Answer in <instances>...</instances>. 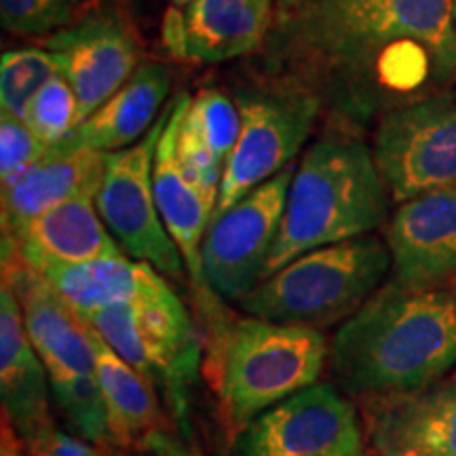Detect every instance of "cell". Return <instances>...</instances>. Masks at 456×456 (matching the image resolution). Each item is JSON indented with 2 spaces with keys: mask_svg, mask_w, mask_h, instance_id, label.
I'll return each mask as SVG.
<instances>
[{
  "mask_svg": "<svg viewBox=\"0 0 456 456\" xmlns=\"http://www.w3.org/2000/svg\"><path fill=\"white\" fill-rule=\"evenodd\" d=\"M269 70L342 118L429 98L456 74L454 0H346L275 17Z\"/></svg>",
  "mask_w": 456,
  "mask_h": 456,
  "instance_id": "cell-1",
  "label": "cell"
},
{
  "mask_svg": "<svg viewBox=\"0 0 456 456\" xmlns=\"http://www.w3.org/2000/svg\"><path fill=\"white\" fill-rule=\"evenodd\" d=\"M454 366L456 289L387 283L330 342L336 383L357 399L420 389Z\"/></svg>",
  "mask_w": 456,
  "mask_h": 456,
  "instance_id": "cell-2",
  "label": "cell"
},
{
  "mask_svg": "<svg viewBox=\"0 0 456 456\" xmlns=\"http://www.w3.org/2000/svg\"><path fill=\"white\" fill-rule=\"evenodd\" d=\"M389 188L362 140H317L294 171L275 245L262 279L311 249L370 235L389 212Z\"/></svg>",
  "mask_w": 456,
  "mask_h": 456,
  "instance_id": "cell-3",
  "label": "cell"
},
{
  "mask_svg": "<svg viewBox=\"0 0 456 456\" xmlns=\"http://www.w3.org/2000/svg\"><path fill=\"white\" fill-rule=\"evenodd\" d=\"M330 359L322 330L243 317L205 355L224 436L237 442L249 425L296 393L317 385Z\"/></svg>",
  "mask_w": 456,
  "mask_h": 456,
  "instance_id": "cell-4",
  "label": "cell"
},
{
  "mask_svg": "<svg viewBox=\"0 0 456 456\" xmlns=\"http://www.w3.org/2000/svg\"><path fill=\"white\" fill-rule=\"evenodd\" d=\"M389 245L363 235L311 249L256 285L239 306L266 322L326 330L346 322L380 288Z\"/></svg>",
  "mask_w": 456,
  "mask_h": 456,
  "instance_id": "cell-5",
  "label": "cell"
},
{
  "mask_svg": "<svg viewBox=\"0 0 456 456\" xmlns=\"http://www.w3.org/2000/svg\"><path fill=\"white\" fill-rule=\"evenodd\" d=\"M78 315L161 393L175 429L192 440L191 395L201 372L203 338L171 285L131 305Z\"/></svg>",
  "mask_w": 456,
  "mask_h": 456,
  "instance_id": "cell-6",
  "label": "cell"
},
{
  "mask_svg": "<svg viewBox=\"0 0 456 456\" xmlns=\"http://www.w3.org/2000/svg\"><path fill=\"white\" fill-rule=\"evenodd\" d=\"M241 131L224 163L212 222L254 188L289 167L309 140L322 102L309 91L277 85L239 94Z\"/></svg>",
  "mask_w": 456,
  "mask_h": 456,
  "instance_id": "cell-7",
  "label": "cell"
},
{
  "mask_svg": "<svg viewBox=\"0 0 456 456\" xmlns=\"http://www.w3.org/2000/svg\"><path fill=\"white\" fill-rule=\"evenodd\" d=\"M165 123L167 110L134 146L106 152L104 178L95 195V208L108 231L131 258L148 262L163 277L180 281L184 279L186 265L163 224L152 182L157 144Z\"/></svg>",
  "mask_w": 456,
  "mask_h": 456,
  "instance_id": "cell-8",
  "label": "cell"
},
{
  "mask_svg": "<svg viewBox=\"0 0 456 456\" xmlns=\"http://www.w3.org/2000/svg\"><path fill=\"white\" fill-rule=\"evenodd\" d=\"M372 155L397 203L456 188V95L433 94L383 114Z\"/></svg>",
  "mask_w": 456,
  "mask_h": 456,
  "instance_id": "cell-9",
  "label": "cell"
},
{
  "mask_svg": "<svg viewBox=\"0 0 456 456\" xmlns=\"http://www.w3.org/2000/svg\"><path fill=\"white\" fill-rule=\"evenodd\" d=\"M191 100L192 98L186 91H180L171 100L167 123H165L161 140L157 144L152 182H155V197L163 224L174 243L178 245L186 273L191 277L199 323L205 332V355H209L222 345L237 317H232V313L224 306V300L205 281L201 245L212 226L214 208L205 203L203 197L184 178L178 163V152H175L182 118L191 106Z\"/></svg>",
  "mask_w": 456,
  "mask_h": 456,
  "instance_id": "cell-10",
  "label": "cell"
},
{
  "mask_svg": "<svg viewBox=\"0 0 456 456\" xmlns=\"http://www.w3.org/2000/svg\"><path fill=\"white\" fill-rule=\"evenodd\" d=\"M294 167L254 188L209 226L201 245L205 281L224 302H241L262 281L275 245Z\"/></svg>",
  "mask_w": 456,
  "mask_h": 456,
  "instance_id": "cell-11",
  "label": "cell"
},
{
  "mask_svg": "<svg viewBox=\"0 0 456 456\" xmlns=\"http://www.w3.org/2000/svg\"><path fill=\"white\" fill-rule=\"evenodd\" d=\"M235 456H368L355 408L332 385H313L260 414Z\"/></svg>",
  "mask_w": 456,
  "mask_h": 456,
  "instance_id": "cell-12",
  "label": "cell"
},
{
  "mask_svg": "<svg viewBox=\"0 0 456 456\" xmlns=\"http://www.w3.org/2000/svg\"><path fill=\"white\" fill-rule=\"evenodd\" d=\"M45 49L57 57L60 72L77 95L81 123L140 68L138 30L114 4L87 9L74 24L51 34Z\"/></svg>",
  "mask_w": 456,
  "mask_h": 456,
  "instance_id": "cell-13",
  "label": "cell"
},
{
  "mask_svg": "<svg viewBox=\"0 0 456 456\" xmlns=\"http://www.w3.org/2000/svg\"><path fill=\"white\" fill-rule=\"evenodd\" d=\"M3 285L15 296L28 338L49 376H95V351L87 322L4 237Z\"/></svg>",
  "mask_w": 456,
  "mask_h": 456,
  "instance_id": "cell-14",
  "label": "cell"
},
{
  "mask_svg": "<svg viewBox=\"0 0 456 456\" xmlns=\"http://www.w3.org/2000/svg\"><path fill=\"white\" fill-rule=\"evenodd\" d=\"M359 403L368 456H456V379Z\"/></svg>",
  "mask_w": 456,
  "mask_h": 456,
  "instance_id": "cell-15",
  "label": "cell"
},
{
  "mask_svg": "<svg viewBox=\"0 0 456 456\" xmlns=\"http://www.w3.org/2000/svg\"><path fill=\"white\" fill-rule=\"evenodd\" d=\"M393 281L419 289H456V188L403 201L387 226Z\"/></svg>",
  "mask_w": 456,
  "mask_h": 456,
  "instance_id": "cell-16",
  "label": "cell"
},
{
  "mask_svg": "<svg viewBox=\"0 0 456 456\" xmlns=\"http://www.w3.org/2000/svg\"><path fill=\"white\" fill-rule=\"evenodd\" d=\"M275 11V0H192L184 9L167 11L163 43L184 61L237 60L266 43Z\"/></svg>",
  "mask_w": 456,
  "mask_h": 456,
  "instance_id": "cell-17",
  "label": "cell"
},
{
  "mask_svg": "<svg viewBox=\"0 0 456 456\" xmlns=\"http://www.w3.org/2000/svg\"><path fill=\"white\" fill-rule=\"evenodd\" d=\"M47 368L34 351L20 305L9 288L0 289V399L32 456H41L55 437L49 410Z\"/></svg>",
  "mask_w": 456,
  "mask_h": 456,
  "instance_id": "cell-18",
  "label": "cell"
},
{
  "mask_svg": "<svg viewBox=\"0 0 456 456\" xmlns=\"http://www.w3.org/2000/svg\"><path fill=\"white\" fill-rule=\"evenodd\" d=\"M106 152L57 144L21 175L3 188V235H15L38 216L77 197H95L104 178Z\"/></svg>",
  "mask_w": 456,
  "mask_h": 456,
  "instance_id": "cell-19",
  "label": "cell"
},
{
  "mask_svg": "<svg viewBox=\"0 0 456 456\" xmlns=\"http://www.w3.org/2000/svg\"><path fill=\"white\" fill-rule=\"evenodd\" d=\"M95 208V197H77L34 218L11 239L17 252L43 271L55 265H77L106 256H121L123 248Z\"/></svg>",
  "mask_w": 456,
  "mask_h": 456,
  "instance_id": "cell-20",
  "label": "cell"
},
{
  "mask_svg": "<svg viewBox=\"0 0 456 456\" xmlns=\"http://www.w3.org/2000/svg\"><path fill=\"white\" fill-rule=\"evenodd\" d=\"M171 89V72L159 61L140 64L134 77L110 100L72 131L64 140L77 148L114 152L140 142L152 125Z\"/></svg>",
  "mask_w": 456,
  "mask_h": 456,
  "instance_id": "cell-21",
  "label": "cell"
},
{
  "mask_svg": "<svg viewBox=\"0 0 456 456\" xmlns=\"http://www.w3.org/2000/svg\"><path fill=\"white\" fill-rule=\"evenodd\" d=\"M89 330L95 351V376L104 395L112 448L127 452L144 450L146 442L157 431L171 427L165 423L159 393L94 328L89 326Z\"/></svg>",
  "mask_w": 456,
  "mask_h": 456,
  "instance_id": "cell-22",
  "label": "cell"
},
{
  "mask_svg": "<svg viewBox=\"0 0 456 456\" xmlns=\"http://www.w3.org/2000/svg\"><path fill=\"white\" fill-rule=\"evenodd\" d=\"M41 273L77 313L131 305L167 285L155 266L123 254L47 266Z\"/></svg>",
  "mask_w": 456,
  "mask_h": 456,
  "instance_id": "cell-23",
  "label": "cell"
},
{
  "mask_svg": "<svg viewBox=\"0 0 456 456\" xmlns=\"http://www.w3.org/2000/svg\"><path fill=\"white\" fill-rule=\"evenodd\" d=\"M51 393L78 437L94 446L112 450L108 414L98 376H49Z\"/></svg>",
  "mask_w": 456,
  "mask_h": 456,
  "instance_id": "cell-24",
  "label": "cell"
},
{
  "mask_svg": "<svg viewBox=\"0 0 456 456\" xmlns=\"http://www.w3.org/2000/svg\"><path fill=\"white\" fill-rule=\"evenodd\" d=\"M60 74L57 57L49 49H15L0 60V108L24 118L34 95Z\"/></svg>",
  "mask_w": 456,
  "mask_h": 456,
  "instance_id": "cell-25",
  "label": "cell"
},
{
  "mask_svg": "<svg viewBox=\"0 0 456 456\" xmlns=\"http://www.w3.org/2000/svg\"><path fill=\"white\" fill-rule=\"evenodd\" d=\"M24 123L49 148L70 138L72 131L81 123V114H78L77 95H74L64 74H55L34 95L24 112Z\"/></svg>",
  "mask_w": 456,
  "mask_h": 456,
  "instance_id": "cell-26",
  "label": "cell"
},
{
  "mask_svg": "<svg viewBox=\"0 0 456 456\" xmlns=\"http://www.w3.org/2000/svg\"><path fill=\"white\" fill-rule=\"evenodd\" d=\"M184 123L197 131L220 163H226L241 131V112L222 91L203 89L191 100Z\"/></svg>",
  "mask_w": 456,
  "mask_h": 456,
  "instance_id": "cell-27",
  "label": "cell"
},
{
  "mask_svg": "<svg viewBox=\"0 0 456 456\" xmlns=\"http://www.w3.org/2000/svg\"><path fill=\"white\" fill-rule=\"evenodd\" d=\"M87 0H0V21L20 37H47L74 24Z\"/></svg>",
  "mask_w": 456,
  "mask_h": 456,
  "instance_id": "cell-28",
  "label": "cell"
},
{
  "mask_svg": "<svg viewBox=\"0 0 456 456\" xmlns=\"http://www.w3.org/2000/svg\"><path fill=\"white\" fill-rule=\"evenodd\" d=\"M51 148L37 138L24 118L0 112V182L3 188L15 184Z\"/></svg>",
  "mask_w": 456,
  "mask_h": 456,
  "instance_id": "cell-29",
  "label": "cell"
},
{
  "mask_svg": "<svg viewBox=\"0 0 456 456\" xmlns=\"http://www.w3.org/2000/svg\"><path fill=\"white\" fill-rule=\"evenodd\" d=\"M144 450L152 456H201L195 446V440H188V437L180 436L178 429H174V427L157 431L146 442Z\"/></svg>",
  "mask_w": 456,
  "mask_h": 456,
  "instance_id": "cell-30",
  "label": "cell"
},
{
  "mask_svg": "<svg viewBox=\"0 0 456 456\" xmlns=\"http://www.w3.org/2000/svg\"><path fill=\"white\" fill-rule=\"evenodd\" d=\"M41 456H108V450L94 446L83 437H72L64 431H57L53 442Z\"/></svg>",
  "mask_w": 456,
  "mask_h": 456,
  "instance_id": "cell-31",
  "label": "cell"
},
{
  "mask_svg": "<svg viewBox=\"0 0 456 456\" xmlns=\"http://www.w3.org/2000/svg\"><path fill=\"white\" fill-rule=\"evenodd\" d=\"M0 456H32L28 450L26 442L21 440V436L17 429L11 425L7 416H3V433H0Z\"/></svg>",
  "mask_w": 456,
  "mask_h": 456,
  "instance_id": "cell-32",
  "label": "cell"
},
{
  "mask_svg": "<svg viewBox=\"0 0 456 456\" xmlns=\"http://www.w3.org/2000/svg\"><path fill=\"white\" fill-rule=\"evenodd\" d=\"M346 3V0H275V17H288L306 13V11H315L330 7V4Z\"/></svg>",
  "mask_w": 456,
  "mask_h": 456,
  "instance_id": "cell-33",
  "label": "cell"
},
{
  "mask_svg": "<svg viewBox=\"0 0 456 456\" xmlns=\"http://www.w3.org/2000/svg\"><path fill=\"white\" fill-rule=\"evenodd\" d=\"M108 456H152L146 450H134V452H127V450H108Z\"/></svg>",
  "mask_w": 456,
  "mask_h": 456,
  "instance_id": "cell-34",
  "label": "cell"
},
{
  "mask_svg": "<svg viewBox=\"0 0 456 456\" xmlns=\"http://www.w3.org/2000/svg\"><path fill=\"white\" fill-rule=\"evenodd\" d=\"M192 0H174V4L175 7H186V4H191Z\"/></svg>",
  "mask_w": 456,
  "mask_h": 456,
  "instance_id": "cell-35",
  "label": "cell"
},
{
  "mask_svg": "<svg viewBox=\"0 0 456 456\" xmlns=\"http://www.w3.org/2000/svg\"><path fill=\"white\" fill-rule=\"evenodd\" d=\"M454 17H456V0H454Z\"/></svg>",
  "mask_w": 456,
  "mask_h": 456,
  "instance_id": "cell-36",
  "label": "cell"
}]
</instances>
